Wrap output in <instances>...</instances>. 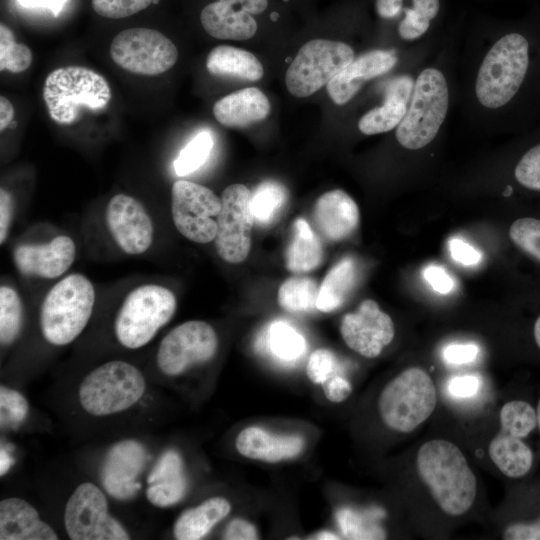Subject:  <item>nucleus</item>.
<instances>
[{"label": "nucleus", "mask_w": 540, "mask_h": 540, "mask_svg": "<svg viewBox=\"0 0 540 540\" xmlns=\"http://www.w3.org/2000/svg\"><path fill=\"white\" fill-rule=\"evenodd\" d=\"M462 101L476 126L528 130L540 123V17L482 35L469 55Z\"/></svg>", "instance_id": "nucleus-1"}, {"label": "nucleus", "mask_w": 540, "mask_h": 540, "mask_svg": "<svg viewBox=\"0 0 540 540\" xmlns=\"http://www.w3.org/2000/svg\"><path fill=\"white\" fill-rule=\"evenodd\" d=\"M418 474L443 512L459 516L474 503L477 480L461 450L452 442H425L416 458Z\"/></svg>", "instance_id": "nucleus-2"}, {"label": "nucleus", "mask_w": 540, "mask_h": 540, "mask_svg": "<svg viewBox=\"0 0 540 540\" xmlns=\"http://www.w3.org/2000/svg\"><path fill=\"white\" fill-rule=\"evenodd\" d=\"M95 297L93 283L81 273L59 280L41 305L40 327L45 340L55 346L73 342L91 318Z\"/></svg>", "instance_id": "nucleus-3"}, {"label": "nucleus", "mask_w": 540, "mask_h": 540, "mask_svg": "<svg viewBox=\"0 0 540 540\" xmlns=\"http://www.w3.org/2000/svg\"><path fill=\"white\" fill-rule=\"evenodd\" d=\"M107 80L83 66H65L51 71L43 86V100L50 118L61 125L77 121L81 111H99L110 102Z\"/></svg>", "instance_id": "nucleus-4"}, {"label": "nucleus", "mask_w": 540, "mask_h": 540, "mask_svg": "<svg viewBox=\"0 0 540 540\" xmlns=\"http://www.w3.org/2000/svg\"><path fill=\"white\" fill-rule=\"evenodd\" d=\"M177 299L167 287L143 284L124 298L114 322L118 342L128 349L148 344L175 314Z\"/></svg>", "instance_id": "nucleus-5"}, {"label": "nucleus", "mask_w": 540, "mask_h": 540, "mask_svg": "<svg viewBox=\"0 0 540 540\" xmlns=\"http://www.w3.org/2000/svg\"><path fill=\"white\" fill-rule=\"evenodd\" d=\"M436 403L437 392L431 377L423 369L411 367L384 387L378 409L386 426L408 433L431 416Z\"/></svg>", "instance_id": "nucleus-6"}, {"label": "nucleus", "mask_w": 540, "mask_h": 540, "mask_svg": "<svg viewBox=\"0 0 540 540\" xmlns=\"http://www.w3.org/2000/svg\"><path fill=\"white\" fill-rule=\"evenodd\" d=\"M145 388V378L134 365L113 360L98 366L83 379L78 396L87 413L105 416L133 406Z\"/></svg>", "instance_id": "nucleus-7"}, {"label": "nucleus", "mask_w": 540, "mask_h": 540, "mask_svg": "<svg viewBox=\"0 0 540 540\" xmlns=\"http://www.w3.org/2000/svg\"><path fill=\"white\" fill-rule=\"evenodd\" d=\"M499 418L500 430L489 444V456L505 476L522 478L534 464V452L525 439L537 428L536 409L526 400H510Z\"/></svg>", "instance_id": "nucleus-8"}, {"label": "nucleus", "mask_w": 540, "mask_h": 540, "mask_svg": "<svg viewBox=\"0 0 540 540\" xmlns=\"http://www.w3.org/2000/svg\"><path fill=\"white\" fill-rule=\"evenodd\" d=\"M355 57V51L345 42L312 39L299 49L287 69L286 87L295 97H308L327 85Z\"/></svg>", "instance_id": "nucleus-9"}, {"label": "nucleus", "mask_w": 540, "mask_h": 540, "mask_svg": "<svg viewBox=\"0 0 540 540\" xmlns=\"http://www.w3.org/2000/svg\"><path fill=\"white\" fill-rule=\"evenodd\" d=\"M112 60L122 69L146 76H155L171 69L177 59L175 44L161 32L145 27L119 32L110 45Z\"/></svg>", "instance_id": "nucleus-10"}, {"label": "nucleus", "mask_w": 540, "mask_h": 540, "mask_svg": "<svg viewBox=\"0 0 540 540\" xmlns=\"http://www.w3.org/2000/svg\"><path fill=\"white\" fill-rule=\"evenodd\" d=\"M221 198L211 189L187 180H178L171 188V215L178 232L188 240L205 244L217 232Z\"/></svg>", "instance_id": "nucleus-11"}, {"label": "nucleus", "mask_w": 540, "mask_h": 540, "mask_svg": "<svg viewBox=\"0 0 540 540\" xmlns=\"http://www.w3.org/2000/svg\"><path fill=\"white\" fill-rule=\"evenodd\" d=\"M66 532L72 540H128L125 528L108 512L103 492L94 484H80L67 501Z\"/></svg>", "instance_id": "nucleus-12"}, {"label": "nucleus", "mask_w": 540, "mask_h": 540, "mask_svg": "<svg viewBox=\"0 0 540 540\" xmlns=\"http://www.w3.org/2000/svg\"><path fill=\"white\" fill-rule=\"evenodd\" d=\"M251 196V190L243 184H232L222 192L214 242L217 254L225 262L241 263L250 252L254 223Z\"/></svg>", "instance_id": "nucleus-13"}, {"label": "nucleus", "mask_w": 540, "mask_h": 540, "mask_svg": "<svg viewBox=\"0 0 540 540\" xmlns=\"http://www.w3.org/2000/svg\"><path fill=\"white\" fill-rule=\"evenodd\" d=\"M218 348V336L207 322L190 320L173 328L161 341L157 366L168 376L182 374L190 367L211 360Z\"/></svg>", "instance_id": "nucleus-14"}, {"label": "nucleus", "mask_w": 540, "mask_h": 540, "mask_svg": "<svg viewBox=\"0 0 540 540\" xmlns=\"http://www.w3.org/2000/svg\"><path fill=\"white\" fill-rule=\"evenodd\" d=\"M105 222L113 241L125 254L141 255L153 243V221L145 206L133 196L114 195L106 206Z\"/></svg>", "instance_id": "nucleus-15"}, {"label": "nucleus", "mask_w": 540, "mask_h": 540, "mask_svg": "<svg viewBox=\"0 0 540 540\" xmlns=\"http://www.w3.org/2000/svg\"><path fill=\"white\" fill-rule=\"evenodd\" d=\"M266 0H214L200 11L204 31L216 39L248 40L255 36L257 17L267 12Z\"/></svg>", "instance_id": "nucleus-16"}, {"label": "nucleus", "mask_w": 540, "mask_h": 540, "mask_svg": "<svg viewBox=\"0 0 540 540\" xmlns=\"http://www.w3.org/2000/svg\"><path fill=\"white\" fill-rule=\"evenodd\" d=\"M340 332L349 348L366 358H375L392 342L395 327L374 300L366 299L355 312L343 316Z\"/></svg>", "instance_id": "nucleus-17"}, {"label": "nucleus", "mask_w": 540, "mask_h": 540, "mask_svg": "<svg viewBox=\"0 0 540 540\" xmlns=\"http://www.w3.org/2000/svg\"><path fill=\"white\" fill-rule=\"evenodd\" d=\"M374 11L382 22L392 23L404 43L423 44L438 25L442 0H374Z\"/></svg>", "instance_id": "nucleus-18"}, {"label": "nucleus", "mask_w": 540, "mask_h": 540, "mask_svg": "<svg viewBox=\"0 0 540 540\" xmlns=\"http://www.w3.org/2000/svg\"><path fill=\"white\" fill-rule=\"evenodd\" d=\"M399 60V52L395 48L361 53L326 85L331 100L337 105L348 103L367 82L391 72Z\"/></svg>", "instance_id": "nucleus-19"}, {"label": "nucleus", "mask_w": 540, "mask_h": 540, "mask_svg": "<svg viewBox=\"0 0 540 540\" xmlns=\"http://www.w3.org/2000/svg\"><path fill=\"white\" fill-rule=\"evenodd\" d=\"M148 459L144 446L136 440H122L113 445L101 468L100 478L107 493L127 500L141 488L138 477Z\"/></svg>", "instance_id": "nucleus-20"}, {"label": "nucleus", "mask_w": 540, "mask_h": 540, "mask_svg": "<svg viewBox=\"0 0 540 540\" xmlns=\"http://www.w3.org/2000/svg\"><path fill=\"white\" fill-rule=\"evenodd\" d=\"M13 262L23 276L55 279L73 264L76 245L67 235L43 243L19 244L13 250Z\"/></svg>", "instance_id": "nucleus-21"}, {"label": "nucleus", "mask_w": 540, "mask_h": 540, "mask_svg": "<svg viewBox=\"0 0 540 540\" xmlns=\"http://www.w3.org/2000/svg\"><path fill=\"white\" fill-rule=\"evenodd\" d=\"M416 72L393 76L384 83L382 103L369 109L358 120L357 127L362 134L371 136L395 129L407 111Z\"/></svg>", "instance_id": "nucleus-22"}, {"label": "nucleus", "mask_w": 540, "mask_h": 540, "mask_svg": "<svg viewBox=\"0 0 540 540\" xmlns=\"http://www.w3.org/2000/svg\"><path fill=\"white\" fill-rule=\"evenodd\" d=\"M313 219L324 238L338 242L348 238L357 229L360 213L351 196L341 189H335L318 198Z\"/></svg>", "instance_id": "nucleus-23"}, {"label": "nucleus", "mask_w": 540, "mask_h": 540, "mask_svg": "<svg viewBox=\"0 0 540 540\" xmlns=\"http://www.w3.org/2000/svg\"><path fill=\"white\" fill-rule=\"evenodd\" d=\"M235 446L246 458L275 463L297 457L304 450L305 441L300 435H276L250 426L238 434Z\"/></svg>", "instance_id": "nucleus-24"}, {"label": "nucleus", "mask_w": 540, "mask_h": 540, "mask_svg": "<svg viewBox=\"0 0 540 540\" xmlns=\"http://www.w3.org/2000/svg\"><path fill=\"white\" fill-rule=\"evenodd\" d=\"M0 539L57 540L58 536L31 504L12 497L0 502Z\"/></svg>", "instance_id": "nucleus-25"}, {"label": "nucleus", "mask_w": 540, "mask_h": 540, "mask_svg": "<svg viewBox=\"0 0 540 540\" xmlns=\"http://www.w3.org/2000/svg\"><path fill=\"white\" fill-rule=\"evenodd\" d=\"M146 497L158 507L177 504L186 494L187 480L183 471L181 456L175 450L161 455L148 478Z\"/></svg>", "instance_id": "nucleus-26"}, {"label": "nucleus", "mask_w": 540, "mask_h": 540, "mask_svg": "<svg viewBox=\"0 0 540 540\" xmlns=\"http://www.w3.org/2000/svg\"><path fill=\"white\" fill-rule=\"evenodd\" d=\"M270 113V102L256 87H248L220 98L213 106L216 120L225 127L242 128L264 120Z\"/></svg>", "instance_id": "nucleus-27"}, {"label": "nucleus", "mask_w": 540, "mask_h": 540, "mask_svg": "<svg viewBox=\"0 0 540 540\" xmlns=\"http://www.w3.org/2000/svg\"><path fill=\"white\" fill-rule=\"evenodd\" d=\"M206 68L211 75L258 81L263 76V66L251 52L229 45L213 48L206 58Z\"/></svg>", "instance_id": "nucleus-28"}, {"label": "nucleus", "mask_w": 540, "mask_h": 540, "mask_svg": "<svg viewBox=\"0 0 540 540\" xmlns=\"http://www.w3.org/2000/svg\"><path fill=\"white\" fill-rule=\"evenodd\" d=\"M230 511L231 505L225 498H208L200 505L185 510L178 517L173 528L174 537L178 540L201 539Z\"/></svg>", "instance_id": "nucleus-29"}, {"label": "nucleus", "mask_w": 540, "mask_h": 540, "mask_svg": "<svg viewBox=\"0 0 540 540\" xmlns=\"http://www.w3.org/2000/svg\"><path fill=\"white\" fill-rule=\"evenodd\" d=\"M323 259L324 250L320 239L305 219L297 218L285 252L287 269L294 273L309 272L320 266Z\"/></svg>", "instance_id": "nucleus-30"}, {"label": "nucleus", "mask_w": 540, "mask_h": 540, "mask_svg": "<svg viewBox=\"0 0 540 540\" xmlns=\"http://www.w3.org/2000/svg\"><path fill=\"white\" fill-rule=\"evenodd\" d=\"M357 280L355 262L345 257L334 265L319 286L317 310L329 313L337 310L348 298Z\"/></svg>", "instance_id": "nucleus-31"}, {"label": "nucleus", "mask_w": 540, "mask_h": 540, "mask_svg": "<svg viewBox=\"0 0 540 540\" xmlns=\"http://www.w3.org/2000/svg\"><path fill=\"white\" fill-rule=\"evenodd\" d=\"M319 286L309 277H291L278 290V303L292 313H309L317 310Z\"/></svg>", "instance_id": "nucleus-32"}, {"label": "nucleus", "mask_w": 540, "mask_h": 540, "mask_svg": "<svg viewBox=\"0 0 540 540\" xmlns=\"http://www.w3.org/2000/svg\"><path fill=\"white\" fill-rule=\"evenodd\" d=\"M287 201L286 188L279 182L266 180L261 182L251 196V209L254 219L263 225L272 223Z\"/></svg>", "instance_id": "nucleus-33"}, {"label": "nucleus", "mask_w": 540, "mask_h": 540, "mask_svg": "<svg viewBox=\"0 0 540 540\" xmlns=\"http://www.w3.org/2000/svg\"><path fill=\"white\" fill-rule=\"evenodd\" d=\"M383 516L384 511L378 508L364 512L346 508L338 511L336 515L340 529L348 539L385 538L386 533L376 524V519Z\"/></svg>", "instance_id": "nucleus-34"}, {"label": "nucleus", "mask_w": 540, "mask_h": 540, "mask_svg": "<svg viewBox=\"0 0 540 540\" xmlns=\"http://www.w3.org/2000/svg\"><path fill=\"white\" fill-rule=\"evenodd\" d=\"M267 344L279 360L291 362L299 359L306 350L304 337L286 321L277 320L267 331Z\"/></svg>", "instance_id": "nucleus-35"}, {"label": "nucleus", "mask_w": 540, "mask_h": 540, "mask_svg": "<svg viewBox=\"0 0 540 540\" xmlns=\"http://www.w3.org/2000/svg\"><path fill=\"white\" fill-rule=\"evenodd\" d=\"M23 306L18 292L11 286L0 287V342L11 345L22 327Z\"/></svg>", "instance_id": "nucleus-36"}, {"label": "nucleus", "mask_w": 540, "mask_h": 540, "mask_svg": "<svg viewBox=\"0 0 540 540\" xmlns=\"http://www.w3.org/2000/svg\"><path fill=\"white\" fill-rule=\"evenodd\" d=\"M213 145L214 140L208 130L198 132L174 160L176 175L186 176L198 170L209 158Z\"/></svg>", "instance_id": "nucleus-37"}, {"label": "nucleus", "mask_w": 540, "mask_h": 540, "mask_svg": "<svg viewBox=\"0 0 540 540\" xmlns=\"http://www.w3.org/2000/svg\"><path fill=\"white\" fill-rule=\"evenodd\" d=\"M33 60L30 48L15 41L13 32L4 23L0 24V70L21 73L27 70Z\"/></svg>", "instance_id": "nucleus-38"}, {"label": "nucleus", "mask_w": 540, "mask_h": 540, "mask_svg": "<svg viewBox=\"0 0 540 540\" xmlns=\"http://www.w3.org/2000/svg\"><path fill=\"white\" fill-rule=\"evenodd\" d=\"M537 128L540 136V123ZM513 178L522 188L540 192V139L534 140L518 158Z\"/></svg>", "instance_id": "nucleus-39"}, {"label": "nucleus", "mask_w": 540, "mask_h": 540, "mask_svg": "<svg viewBox=\"0 0 540 540\" xmlns=\"http://www.w3.org/2000/svg\"><path fill=\"white\" fill-rule=\"evenodd\" d=\"M511 241L524 253L540 262V220L525 217L515 220L509 229Z\"/></svg>", "instance_id": "nucleus-40"}, {"label": "nucleus", "mask_w": 540, "mask_h": 540, "mask_svg": "<svg viewBox=\"0 0 540 540\" xmlns=\"http://www.w3.org/2000/svg\"><path fill=\"white\" fill-rule=\"evenodd\" d=\"M29 406L25 397L14 389L0 387V423L5 428H16L26 418Z\"/></svg>", "instance_id": "nucleus-41"}, {"label": "nucleus", "mask_w": 540, "mask_h": 540, "mask_svg": "<svg viewBox=\"0 0 540 540\" xmlns=\"http://www.w3.org/2000/svg\"><path fill=\"white\" fill-rule=\"evenodd\" d=\"M153 0H92L93 10L100 16L121 19L146 9Z\"/></svg>", "instance_id": "nucleus-42"}, {"label": "nucleus", "mask_w": 540, "mask_h": 540, "mask_svg": "<svg viewBox=\"0 0 540 540\" xmlns=\"http://www.w3.org/2000/svg\"><path fill=\"white\" fill-rule=\"evenodd\" d=\"M337 365L335 354L328 349L320 348L310 355L306 373L313 383L322 385L336 375Z\"/></svg>", "instance_id": "nucleus-43"}, {"label": "nucleus", "mask_w": 540, "mask_h": 540, "mask_svg": "<svg viewBox=\"0 0 540 540\" xmlns=\"http://www.w3.org/2000/svg\"><path fill=\"white\" fill-rule=\"evenodd\" d=\"M481 385L479 375H455L447 381V392L455 399H469L479 392Z\"/></svg>", "instance_id": "nucleus-44"}, {"label": "nucleus", "mask_w": 540, "mask_h": 540, "mask_svg": "<svg viewBox=\"0 0 540 540\" xmlns=\"http://www.w3.org/2000/svg\"><path fill=\"white\" fill-rule=\"evenodd\" d=\"M479 352L475 343H452L443 349L442 356L445 363L457 366L474 362Z\"/></svg>", "instance_id": "nucleus-45"}, {"label": "nucleus", "mask_w": 540, "mask_h": 540, "mask_svg": "<svg viewBox=\"0 0 540 540\" xmlns=\"http://www.w3.org/2000/svg\"><path fill=\"white\" fill-rule=\"evenodd\" d=\"M448 249L453 260L460 264L470 266L481 260V253L459 238H451L448 241Z\"/></svg>", "instance_id": "nucleus-46"}, {"label": "nucleus", "mask_w": 540, "mask_h": 540, "mask_svg": "<svg viewBox=\"0 0 540 540\" xmlns=\"http://www.w3.org/2000/svg\"><path fill=\"white\" fill-rule=\"evenodd\" d=\"M14 216V199L6 188L0 189V244L8 238Z\"/></svg>", "instance_id": "nucleus-47"}, {"label": "nucleus", "mask_w": 540, "mask_h": 540, "mask_svg": "<svg viewBox=\"0 0 540 540\" xmlns=\"http://www.w3.org/2000/svg\"><path fill=\"white\" fill-rule=\"evenodd\" d=\"M423 277L437 293L448 294L454 288L453 279L441 266H427L423 270Z\"/></svg>", "instance_id": "nucleus-48"}, {"label": "nucleus", "mask_w": 540, "mask_h": 540, "mask_svg": "<svg viewBox=\"0 0 540 540\" xmlns=\"http://www.w3.org/2000/svg\"><path fill=\"white\" fill-rule=\"evenodd\" d=\"M326 398L334 403L344 401L352 392L350 382L343 376L334 375L322 384Z\"/></svg>", "instance_id": "nucleus-49"}, {"label": "nucleus", "mask_w": 540, "mask_h": 540, "mask_svg": "<svg viewBox=\"0 0 540 540\" xmlns=\"http://www.w3.org/2000/svg\"><path fill=\"white\" fill-rule=\"evenodd\" d=\"M227 540H253L258 539V532L255 526L249 521L241 518L231 520L223 534Z\"/></svg>", "instance_id": "nucleus-50"}, {"label": "nucleus", "mask_w": 540, "mask_h": 540, "mask_svg": "<svg viewBox=\"0 0 540 540\" xmlns=\"http://www.w3.org/2000/svg\"><path fill=\"white\" fill-rule=\"evenodd\" d=\"M506 540H540V521L532 524L514 522L503 532Z\"/></svg>", "instance_id": "nucleus-51"}, {"label": "nucleus", "mask_w": 540, "mask_h": 540, "mask_svg": "<svg viewBox=\"0 0 540 540\" xmlns=\"http://www.w3.org/2000/svg\"><path fill=\"white\" fill-rule=\"evenodd\" d=\"M68 0H18L19 4L26 8H46L55 17L62 11Z\"/></svg>", "instance_id": "nucleus-52"}, {"label": "nucleus", "mask_w": 540, "mask_h": 540, "mask_svg": "<svg viewBox=\"0 0 540 540\" xmlns=\"http://www.w3.org/2000/svg\"><path fill=\"white\" fill-rule=\"evenodd\" d=\"M14 118V108L4 96L0 97V130L3 131Z\"/></svg>", "instance_id": "nucleus-53"}, {"label": "nucleus", "mask_w": 540, "mask_h": 540, "mask_svg": "<svg viewBox=\"0 0 540 540\" xmlns=\"http://www.w3.org/2000/svg\"><path fill=\"white\" fill-rule=\"evenodd\" d=\"M12 466L11 454L4 447L0 451V474L4 475Z\"/></svg>", "instance_id": "nucleus-54"}, {"label": "nucleus", "mask_w": 540, "mask_h": 540, "mask_svg": "<svg viewBox=\"0 0 540 540\" xmlns=\"http://www.w3.org/2000/svg\"><path fill=\"white\" fill-rule=\"evenodd\" d=\"M533 337L538 349L540 350V315L536 319L533 326Z\"/></svg>", "instance_id": "nucleus-55"}, {"label": "nucleus", "mask_w": 540, "mask_h": 540, "mask_svg": "<svg viewBox=\"0 0 540 540\" xmlns=\"http://www.w3.org/2000/svg\"><path fill=\"white\" fill-rule=\"evenodd\" d=\"M315 539H338V537L333 534V533H330V532H321V533H318L317 535H315L314 537Z\"/></svg>", "instance_id": "nucleus-56"}, {"label": "nucleus", "mask_w": 540, "mask_h": 540, "mask_svg": "<svg viewBox=\"0 0 540 540\" xmlns=\"http://www.w3.org/2000/svg\"><path fill=\"white\" fill-rule=\"evenodd\" d=\"M536 413H537V428H538L539 435H540V397H539V399L537 401Z\"/></svg>", "instance_id": "nucleus-57"}]
</instances>
